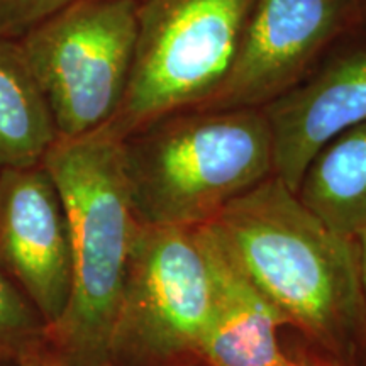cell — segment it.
Instances as JSON below:
<instances>
[{
	"mask_svg": "<svg viewBox=\"0 0 366 366\" xmlns=\"http://www.w3.org/2000/svg\"><path fill=\"white\" fill-rule=\"evenodd\" d=\"M273 175L297 194L310 159L350 127L366 122V43L341 51L263 109Z\"/></svg>",
	"mask_w": 366,
	"mask_h": 366,
	"instance_id": "cell-9",
	"label": "cell"
},
{
	"mask_svg": "<svg viewBox=\"0 0 366 366\" xmlns=\"http://www.w3.org/2000/svg\"><path fill=\"white\" fill-rule=\"evenodd\" d=\"M0 269L48 331L71 295V241L61 197L43 163L0 170Z\"/></svg>",
	"mask_w": 366,
	"mask_h": 366,
	"instance_id": "cell-8",
	"label": "cell"
},
{
	"mask_svg": "<svg viewBox=\"0 0 366 366\" xmlns=\"http://www.w3.org/2000/svg\"><path fill=\"white\" fill-rule=\"evenodd\" d=\"M56 137L19 39L0 36V170L36 167Z\"/></svg>",
	"mask_w": 366,
	"mask_h": 366,
	"instance_id": "cell-12",
	"label": "cell"
},
{
	"mask_svg": "<svg viewBox=\"0 0 366 366\" xmlns=\"http://www.w3.org/2000/svg\"><path fill=\"white\" fill-rule=\"evenodd\" d=\"M361 2H363V4H365V6H366V0H361Z\"/></svg>",
	"mask_w": 366,
	"mask_h": 366,
	"instance_id": "cell-19",
	"label": "cell"
},
{
	"mask_svg": "<svg viewBox=\"0 0 366 366\" xmlns=\"http://www.w3.org/2000/svg\"><path fill=\"white\" fill-rule=\"evenodd\" d=\"M48 327L29 299L0 269V363L17 365L46 345Z\"/></svg>",
	"mask_w": 366,
	"mask_h": 366,
	"instance_id": "cell-13",
	"label": "cell"
},
{
	"mask_svg": "<svg viewBox=\"0 0 366 366\" xmlns=\"http://www.w3.org/2000/svg\"><path fill=\"white\" fill-rule=\"evenodd\" d=\"M73 0H0V36L21 38Z\"/></svg>",
	"mask_w": 366,
	"mask_h": 366,
	"instance_id": "cell-14",
	"label": "cell"
},
{
	"mask_svg": "<svg viewBox=\"0 0 366 366\" xmlns=\"http://www.w3.org/2000/svg\"><path fill=\"white\" fill-rule=\"evenodd\" d=\"M65 209L71 241V295L46 346L70 366H109L107 347L132 242V207L122 139L107 126L56 137L43 158Z\"/></svg>",
	"mask_w": 366,
	"mask_h": 366,
	"instance_id": "cell-2",
	"label": "cell"
},
{
	"mask_svg": "<svg viewBox=\"0 0 366 366\" xmlns=\"http://www.w3.org/2000/svg\"><path fill=\"white\" fill-rule=\"evenodd\" d=\"M361 0H256L227 76L195 109H264L363 19Z\"/></svg>",
	"mask_w": 366,
	"mask_h": 366,
	"instance_id": "cell-7",
	"label": "cell"
},
{
	"mask_svg": "<svg viewBox=\"0 0 366 366\" xmlns=\"http://www.w3.org/2000/svg\"><path fill=\"white\" fill-rule=\"evenodd\" d=\"M358 246H360V262H361V274H363V287H365V297H366V227L363 232L358 236ZM366 358V356H365Z\"/></svg>",
	"mask_w": 366,
	"mask_h": 366,
	"instance_id": "cell-16",
	"label": "cell"
},
{
	"mask_svg": "<svg viewBox=\"0 0 366 366\" xmlns=\"http://www.w3.org/2000/svg\"><path fill=\"white\" fill-rule=\"evenodd\" d=\"M297 197L341 236L366 227V122L350 127L310 159Z\"/></svg>",
	"mask_w": 366,
	"mask_h": 366,
	"instance_id": "cell-11",
	"label": "cell"
},
{
	"mask_svg": "<svg viewBox=\"0 0 366 366\" xmlns=\"http://www.w3.org/2000/svg\"><path fill=\"white\" fill-rule=\"evenodd\" d=\"M207 319L209 273L195 227L139 226L109 337V366L200 360Z\"/></svg>",
	"mask_w": 366,
	"mask_h": 366,
	"instance_id": "cell-6",
	"label": "cell"
},
{
	"mask_svg": "<svg viewBox=\"0 0 366 366\" xmlns=\"http://www.w3.org/2000/svg\"><path fill=\"white\" fill-rule=\"evenodd\" d=\"M256 285L329 355L366 356V297L360 246L329 229L278 177L232 200L214 221Z\"/></svg>",
	"mask_w": 366,
	"mask_h": 366,
	"instance_id": "cell-1",
	"label": "cell"
},
{
	"mask_svg": "<svg viewBox=\"0 0 366 366\" xmlns=\"http://www.w3.org/2000/svg\"><path fill=\"white\" fill-rule=\"evenodd\" d=\"M0 366H17V365H14V363H0Z\"/></svg>",
	"mask_w": 366,
	"mask_h": 366,
	"instance_id": "cell-18",
	"label": "cell"
},
{
	"mask_svg": "<svg viewBox=\"0 0 366 366\" xmlns=\"http://www.w3.org/2000/svg\"><path fill=\"white\" fill-rule=\"evenodd\" d=\"M209 273L200 360L209 366H290L278 331L287 320L242 267L216 222L195 227Z\"/></svg>",
	"mask_w": 366,
	"mask_h": 366,
	"instance_id": "cell-10",
	"label": "cell"
},
{
	"mask_svg": "<svg viewBox=\"0 0 366 366\" xmlns=\"http://www.w3.org/2000/svg\"><path fill=\"white\" fill-rule=\"evenodd\" d=\"M256 0H139L134 61L107 127L126 136L195 109L227 76Z\"/></svg>",
	"mask_w": 366,
	"mask_h": 366,
	"instance_id": "cell-4",
	"label": "cell"
},
{
	"mask_svg": "<svg viewBox=\"0 0 366 366\" xmlns=\"http://www.w3.org/2000/svg\"><path fill=\"white\" fill-rule=\"evenodd\" d=\"M132 207L141 226L199 227L273 177L263 109H187L122 139Z\"/></svg>",
	"mask_w": 366,
	"mask_h": 366,
	"instance_id": "cell-3",
	"label": "cell"
},
{
	"mask_svg": "<svg viewBox=\"0 0 366 366\" xmlns=\"http://www.w3.org/2000/svg\"><path fill=\"white\" fill-rule=\"evenodd\" d=\"M139 0H73L31 27L19 44L59 137L107 126L134 61Z\"/></svg>",
	"mask_w": 366,
	"mask_h": 366,
	"instance_id": "cell-5",
	"label": "cell"
},
{
	"mask_svg": "<svg viewBox=\"0 0 366 366\" xmlns=\"http://www.w3.org/2000/svg\"><path fill=\"white\" fill-rule=\"evenodd\" d=\"M17 366H70L65 361L59 360L56 355L49 350L48 346H41L34 353L27 355L22 358Z\"/></svg>",
	"mask_w": 366,
	"mask_h": 366,
	"instance_id": "cell-15",
	"label": "cell"
},
{
	"mask_svg": "<svg viewBox=\"0 0 366 366\" xmlns=\"http://www.w3.org/2000/svg\"><path fill=\"white\" fill-rule=\"evenodd\" d=\"M290 366H356V365L340 363V361H334V360H309V361L292 360Z\"/></svg>",
	"mask_w": 366,
	"mask_h": 366,
	"instance_id": "cell-17",
	"label": "cell"
}]
</instances>
